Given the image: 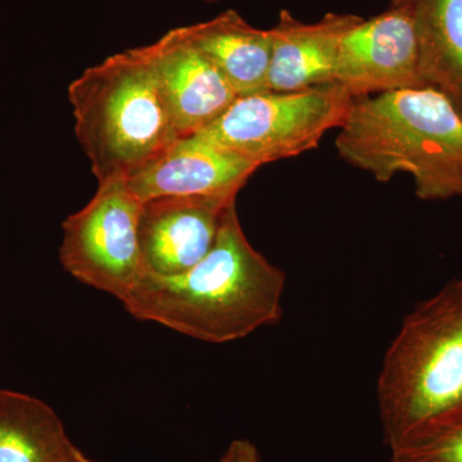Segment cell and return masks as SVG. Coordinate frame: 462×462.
Instances as JSON below:
<instances>
[{
	"label": "cell",
	"instance_id": "6da1fadb",
	"mask_svg": "<svg viewBox=\"0 0 462 462\" xmlns=\"http://www.w3.org/2000/svg\"><path fill=\"white\" fill-rule=\"evenodd\" d=\"M287 276L249 242L236 202L225 209L214 245L188 272H143L123 300L136 320L224 345L282 320Z\"/></svg>",
	"mask_w": 462,
	"mask_h": 462
},
{
	"label": "cell",
	"instance_id": "7a4b0ae2",
	"mask_svg": "<svg viewBox=\"0 0 462 462\" xmlns=\"http://www.w3.org/2000/svg\"><path fill=\"white\" fill-rule=\"evenodd\" d=\"M336 148L380 182L411 176L422 200L462 199V111L434 88L355 98Z\"/></svg>",
	"mask_w": 462,
	"mask_h": 462
},
{
	"label": "cell",
	"instance_id": "3957f363",
	"mask_svg": "<svg viewBox=\"0 0 462 462\" xmlns=\"http://www.w3.org/2000/svg\"><path fill=\"white\" fill-rule=\"evenodd\" d=\"M376 398L389 451L462 422V278L404 318L383 358Z\"/></svg>",
	"mask_w": 462,
	"mask_h": 462
},
{
	"label": "cell",
	"instance_id": "277c9868",
	"mask_svg": "<svg viewBox=\"0 0 462 462\" xmlns=\"http://www.w3.org/2000/svg\"><path fill=\"white\" fill-rule=\"evenodd\" d=\"M75 133L98 182L129 179L180 141L151 47L85 69L69 87Z\"/></svg>",
	"mask_w": 462,
	"mask_h": 462
},
{
	"label": "cell",
	"instance_id": "5b68a950",
	"mask_svg": "<svg viewBox=\"0 0 462 462\" xmlns=\"http://www.w3.org/2000/svg\"><path fill=\"white\" fill-rule=\"evenodd\" d=\"M354 97L331 83L300 91L264 90L240 96L197 139L258 167L318 148L339 129Z\"/></svg>",
	"mask_w": 462,
	"mask_h": 462
},
{
	"label": "cell",
	"instance_id": "8992f818",
	"mask_svg": "<svg viewBox=\"0 0 462 462\" xmlns=\"http://www.w3.org/2000/svg\"><path fill=\"white\" fill-rule=\"evenodd\" d=\"M142 206L126 179L98 182L96 196L62 225L63 269L87 287L123 302L143 273Z\"/></svg>",
	"mask_w": 462,
	"mask_h": 462
},
{
	"label": "cell",
	"instance_id": "52a82bcc",
	"mask_svg": "<svg viewBox=\"0 0 462 462\" xmlns=\"http://www.w3.org/2000/svg\"><path fill=\"white\" fill-rule=\"evenodd\" d=\"M336 83L354 99L422 87L409 0H391L384 12L364 18L346 33L337 60Z\"/></svg>",
	"mask_w": 462,
	"mask_h": 462
},
{
	"label": "cell",
	"instance_id": "ba28073f",
	"mask_svg": "<svg viewBox=\"0 0 462 462\" xmlns=\"http://www.w3.org/2000/svg\"><path fill=\"white\" fill-rule=\"evenodd\" d=\"M234 202L161 197L143 202L139 247L143 272L179 275L205 258L214 245L225 209Z\"/></svg>",
	"mask_w": 462,
	"mask_h": 462
},
{
	"label": "cell",
	"instance_id": "9c48e42d",
	"mask_svg": "<svg viewBox=\"0 0 462 462\" xmlns=\"http://www.w3.org/2000/svg\"><path fill=\"white\" fill-rule=\"evenodd\" d=\"M149 47L181 139L203 132L238 98L217 67L188 41L182 27L170 30Z\"/></svg>",
	"mask_w": 462,
	"mask_h": 462
},
{
	"label": "cell",
	"instance_id": "30bf717a",
	"mask_svg": "<svg viewBox=\"0 0 462 462\" xmlns=\"http://www.w3.org/2000/svg\"><path fill=\"white\" fill-rule=\"evenodd\" d=\"M258 169L245 158L190 136L180 139L126 181L142 202L161 197L234 202Z\"/></svg>",
	"mask_w": 462,
	"mask_h": 462
},
{
	"label": "cell",
	"instance_id": "8fae6325",
	"mask_svg": "<svg viewBox=\"0 0 462 462\" xmlns=\"http://www.w3.org/2000/svg\"><path fill=\"white\" fill-rule=\"evenodd\" d=\"M363 20L357 14L330 12L315 23H303L282 9L270 29L269 90L300 91L336 83L340 44Z\"/></svg>",
	"mask_w": 462,
	"mask_h": 462
},
{
	"label": "cell",
	"instance_id": "7c38bea8",
	"mask_svg": "<svg viewBox=\"0 0 462 462\" xmlns=\"http://www.w3.org/2000/svg\"><path fill=\"white\" fill-rule=\"evenodd\" d=\"M182 32L217 67L238 97L269 90L270 29H257L229 9L212 20L182 26Z\"/></svg>",
	"mask_w": 462,
	"mask_h": 462
},
{
	"label": "cell",
	"instance_id": "4fadbf2b",
	"mask_svg": "<svg viewBox=\"0 0 462 462\" xmlns=\"http://www.w3.org/2000/svg\"><path fill=\"white\" fill-rule=\"evenodd\" d=\"M0 462H96L72 442L53 407L0 389Z\"/></svg>",
	"mask_w": 462,
	"mask_h": 462
},
{
	"label": "cell",
	"instance_id": "5bb4252c",
	"mask_svg": "<svg viewBox=\"0 0 462 462\" xmlns=\"http://www.w3.org/2000/svg\"><path fill=\"white\" fill-rule=\"evenodd\" d=\"M422 87L448 97L462 111V0H409Z\"/></svg>",
	"mask_w": 462,
	"mask_h": 462
},
{
	"label": "cell",
	"instance_id": "9a60e30c",
	"mask_svg": "<svg viewBox=\"0 0 462 462\" xmlns=\"http://www.w3.org/2000/svg\"><path fill=\"white\" fill-rule=\"evenodd\" d=\"M392 462H462V422L391 451Z\"/></svg>",
	"mask_w": 462,
	"mask_h": 462
},
{
	"label": "cell",
	"instance_id": "2e32d148",
	"mask_svg": "<svg viewBox=\"0 0 462 462\" xmlns=\"http://www.w3.org/2000/svg\"><path fill=\"white\" fill-rule=\"evenodd\" d=\"M217 462H261L256 446L247 439H236L230 443Z\"/></svg>",
	"mask_w": 462,
	"mask_h": 462
},
{
	"label": "cell",
	"instance_id": "e0dca14e",
	"mask_svg": "<svg viewBox=\"0 0 462 462\" xmlns=\"http://www.w3.org/2000/svg\"><path fill=\"white\" fill-rule=\"evenodd\" d=\"M199 2L217 3V2H221V0H199Z\"/></svg>",
	"mask_w": 462,
	"mask_h": 462
},
{
	"label": "cell",
	"instance_id": "ac0fdd59",
	"mask_svg": "<svg viewBox=\"0 0 462 462\" xmlns=\"http://www.w3.org/2000/svg\"><path fill=\"white\" fill-rule=\"evenodd\" d=\"M96 462H98V461H96Z\"/></svg>",
	"mask_w": 462,
	"mask_h": 462
}]
</instances>
